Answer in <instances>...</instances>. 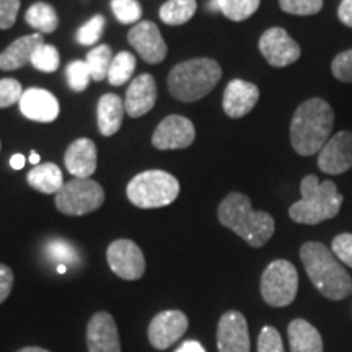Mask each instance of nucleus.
<instances>
[{
    "mask_svg": "<svg viewBox=\"0 0 352 352\" xmlns=\"http://www.w3.org/2000/svg\"><path fill=\"white\" fill-rule=\"evenodd\" d=\"M127 41L147 64H160L166 57V44L153 21H139L127 33Z\"/></svg>",
    "mask_w": 352,
    "mask_h": 352,
    "instance_id": "ddd939ff",
    "label": "nucleus"
},
{
    "mask_svg": "<svg viewBox=\"0 0 352 352\" xmlns=\"http://www.w3.org/2000/svg\"><path fill=\"white\" fill-rule=\"evenodd\" d=\"M258 352H284L283 338L272 327H264L258 336Z\"/></svg>",
    "mask_w": 352,
    "mask_h": 352,
    "instance_id": "4c0bfd02",
    "label": "nucleus"
},
{
    "mask_svg": "<svg viewBox=\"0 0 352 352\" xmlns=\"http://www.w3.org/2000/svg\"><path fill=\"white\" fill-rule=\"evenodd\" d=\"M28 184L43 195H57L64 186L63 171L51 162L36 165L28 173Z\"/></svg>",
    "mask_w": 352,
    "mask_h": 352,
    "instance_id": "b1692460",
    "label": "nucleus"
},
{
    "mask_svg": "<svg viewBox=\"0 0 352 352\" xmlns=\"http://www.w3.org/2000/svg\"><path fill=\"white\" fill-rule=\"evenodd\" d=\"M104 16L103 15H95L94 19H90L85 25H82L77 32V43L82 46H94L98 43L104 30Z\"/></svg>",
    "mask_w": 352,
    "mask_h": 352,
    "instance_id": "2f4dec72",
    "label": "nucleus"
},
{
    "mask_svg": "<svg viewBox=\"0 0 352 352\" xmlns=\"http://www.w3.org/2000/svg\"><path fill=\"white\" fill-rule=\"evenodd\" d=\"M219 222L230 228L253 248H261L274 235L276 222L272 215L253 210L252 201L241 192H230L217 209Z\"/></svg>",
    "mask_w": 352,
    "mask_h": 352,
    "instance_id": "f03ea898",
    "label": "nucleus"
},
{
    "mask_svg": "<svg viewBox=\"0 0 352 352\" xmlns=\"http://www.w3.org/2000/svg\"><path fill=\"white\" fill-rule=\"evenodd\" d=\"M107 259L109 270L124 280H138L145 272L142 250L132 240L121 239L108 246Z\"/></svg>",
    "mask_w": 352,
    "mask_h": 352,
    "instance_id": "1a4fd4ad",
    "label": "nucleus"
},
{
    "mask_svg": "<svg viewBox=\"0 0 352 352\" xmlns=\"http://www.w3.org/2000/svg\"><path fill=\"white\" fill-rule=\"evenodd\" d=\"M298 274L296 266L287 259H276L261 276V296L267 305L280 308L296 300Z\"/></svg>",
    "mask_w": 352,
    "mask_h": 352,
    "instance_id": "6e6552de",
    "label": "nucleus"
},
{
    "mask_svg": "<svg viewBox=\"0 0 352 352\" xmlns=\"http://www.w3.org/2000/svg\"><path fill=\"white\" fill-rule=\"evenodd\" d=\"M219 352H250V333L246 318L240 311L230 310L223 314L217 327Z\"/></svg>",
    "mask_w": 352,
    "mask_h": 352,
    "instance_id": "2eb2a0df",
    "label": "nucleus"
},
{
    "mask_svg": "<svg viewBox=\"0 0 352 352\" xmlns=\"http://www.w3.org/2000/svg\"><path fill=\"white\" fill-rule=\"evenodd\" d=\"M176 352H206V349L197 341H184Z\"/></svg>",
    "mask_w": 352,
    "mask_h": 352,
    "instance_id": "37998d69",
    "label": "nucleus"
},
{
    "mask_svg": "<svg viewBox=\"0 0 352 352\" xmlns=\"http://www.w3.org/2000/svg\"><path fill=\"white\" fill-rule=\"evenodd\" d=\"M318 168L327 175H342L352 168V131H341L318 153Z\"/></svg>",
    "mask_w": 352,
    "mask_h": 352,
    "instance_id": "4468645a",
    "label": "nucleus"
},
{
    "mask_svg": "<svg viewBox=\"0 0 352 352\" xmlns=\"http://www.w3.org/2000/svg\"><path fill=\"white\" fill-rule=\"evenodd\" d=\"M157 82L151 74H140L126 91L124 109L131 118H140L155 107Z\"/></svg>",
    "mask_w": 352,
    "mask_h": 352,
    "instance_id": "6ab92c4d",
    "label": "nucleus"
},
{
    "mask_svg": "<svg viewBox=\"0 0 352 352\" xmlns=\"http://www.w3.org/2000/svg\"><path fill=\"white\" fill-rule=\"evenodd\" d=\"M195 139V124L188 118L171 114L157 126L152 135V144L158 151H176V148L189 147Z\"/></svg>",
    "mask_w": 352,
    "mask_h": 352,
    "instance_id": "9b49d317",
    "label": "nucleus"
},
{
    "mask_svg": "<svg viewBox=\"0 0 352 352\" xmlns=\"http://www.w3.org/2000/svg\"><path fill=\"white\" fill-rule=\"evenodd\" d=\"M279 7L290 15L307 16L318 13L323 8V0H279Z\"/></svg>",
    "mask_w": 352,
    "mask_h": 352,
    "instance_id": "72a5a7b5",
    "label": "nucleus"
},
{
    "mask_svg": "<svg viewBox=\"0 0 352 352\" xmlns=\"http://www.w3.org/2000/svg\"><path fill=\"white\" fill-rule=\"evenodd\" d=\"M135 70V57L129 51H121L113 57L111 67L108 72V82L113 87H121L131 80Z\"/></svg>",
    "mask_w": 352,
    "mask_h": 352,
    "instance_id": "cd10ccee",
    "label": "nucleus"
},
{
    "mask_svg": "<svg viewBox=\"0 0 352 352\" xmlns=\"http://www.w3.org/2000/svg\"><path fill=\"white\" fill-rule=\"evenodd\" d=\"M25 162H26L25 157L21 155V153H15V155L10 158V165H12L13 170H21V168H23Z\"/></svg>",
    "mask_w": 352,
    "mask_h": 352,
    "instance_id": "c03bdc74",
    "label": "nucleus"
},
{
    "mask_svg": "<svg viewBox=\"0 0 352 352\" xmlns=\"http://www.w3.org/2000/svg\"><path fill=\"white\" fill-rule=\"evenodd\" d=\"M44 43L41 33L15 39L6 51L0 52V70H16L32 63L33 52Z\"/></svg>",
    "mask_w": 352,
    "mask_h": 352,
    "instance_id": "412c9836",
    "label": "nucleus"
},
{
    "mask_svg": "<svg viewBox=\"0 0 352 352\" xmlns=\"http://www.w3.org/2000/svg\"><path fill=\"white\" fill-rule=\"evenodd\" d=\"M85 63L90 69L91 80L101 82L104 78H108L109 67L113 63V52L111 47L108 44H100V46L94 47V50L88 51Z\"/></svg>",
    "mask_w": 352,
    "mask_h": 352,
    "instance_id": "bb28decb",
    "label": "nucleus"
},
{
    "mask_svg": "<svg viewBox=\"0 0 352 352\" xmlns=\"http://www.w3.org/2000/svg\"><path fill=\"white\" fill-rule=\"evenodd\" d=\"M124 101L114 94L103 95L98 101V129L104 138L114 135L121 129L124 118Z\"/></svg>",
    "mask_w": 352,
    "mask_h": 352,
    "instance_id": "4be33fe9",
    "label": "nucleus"
},
{
    "mask_svg": "<svg viewBox=\"0 0 352 352\" xmlns=\"http://www.w3.org/2000/svg\"><path fill=\"white\" fill-rule=\"evenodd\" d=\"M13 287V271L6 264H0V303L10 296Z\"/></svg>",
    "mask_w": 352,
    "mask_h": 352,
    "instance_id": "a19ab883",
    "label": "nucleus"
},
{
    "mask_svg": "<svg viewBox=\"0 0 352 352\" xmlns=\"http://www.w3.org/2000/svg\"><path fill=\"white\" fill-rule=\"evenodd\" d=\"M196 10V0H168L160 8V19L164 23L171 26L184 25L195 16Z\"/></svg>",
    "mask_w": 352,
    "mask_h": 352,
    "instance_id": "a878e982",
    "label": "nucleus"
},
{
    "mask_svg": "<svg viewBox=\"0 0 352 352\" xmlns=\"http://www.w3.org/2000/svg\"><path fill=\"white\" fill-rule=\"evenodd\" d=\"M34 69L39 70V72L44 74H52L59 69L60 65V57L59 52L52 44H41V46L36 47V51L33 52L32 63Z\"/></svg>",
    "mask_w": 352,
    "mask_h": 352,
    "instance_id": "c756f323",
    "label": "nucleus"
},
{
    "mask_svg": "<svg viewBox=\"0 0 352 352\" xmlns=\"http://www.w3.org/2000/svg\"><path fill=\"white\" fill-rule=\"evenodd\" d=\"M25 20L32 28L41 34L54 33L59 25V19L52 6L46 2H36L25 13Z\"/></svg>",
    "mask_w": 352,
    "mask_h": 352,
    "instance_id": "393cba45",
    "label": "nucleus"
},
{
    "mask_svg": "<svg viewBox=\"0 0 352 352\" xmlns=\"http://www.w3.org/2000/svg\"><path fill=\"white\" fill-rule=\"evenodd\" d=\"M0 148H2V144H0Z\"/></svg>",
    "mask_w": 352,
    "mask_h": 352,
    "instance_id": "8fccbe9b",
    "label": "nucleus"
},
{
    "mask_svg": "<svg viewBox=\"0 0 352 352\" xmlns=\"http://www.w3.org/2000/svg\"><path fill=\"white\" fill-rule=\"evenodd\" d=\"M46 252L50 254L51 259L63 264H72L78 259L77 250L65 240H51L50 243L46 245Z\"/></svg>",
    "mask_w": 352,
    "mask_h": 352,
    "instance_id": "f704fd0d",
    "label": "nucleus"
},
{
    "mask_svg": "<svg viewBox=\"0 0 352 352\" xmlns=\"http://www.w3.org/2000/svg\"><path fill=\"white\" fill-rule=\"evenodd\" d=\"M334 111L323 98L303 101L290 122V144L298 155L311 157L320 153L331 138Z\"/></svg>",
    "mask_w": 352,
    "mask_h": 352,
    "instance_id": "f257e3e1",
    "label": "nucleus"
},
{
    "mask_svg": "<svg viewBox=\"0 0 352 352\" xmlns=\"http://www.w3.org/2000/svg\"><path fill=\"white\" fill-rule=\"evenodd\" d=\"M20 111L28 120L36 122H52L59 116V103L51 91L43 88H28L20 100Z\"/></svg>",
    "mask_w": 352,
    "mask_h": 352,
    "instance_id": "a211bd4d",
    "label": "nucleus"
},
{
    "mask_svg": "<svg viewBox=\"0 0 352 352\" xmlns=\"http://www.w3.org/2000/svg\"><path fill=\"white\" fill-rule=\"evenodd\" d=\"M259 52L272 67H287L297 63L302 50L284 28L274 26L266 30L259 38Z\"/></svg>",
    "mask_w": 352,
    "mask_h": 352,
    "instance_id": "9d476101",
    "label": "nucleus"
},
{
    "mask_svg": "<svg viewBox=\"0 0 352 352\" xmlns=\"http://www.w3.org/2000/svg\"><path fill=\"white\" fill-rule=\"evenodd\" d=\"M222 77V69L209 57H197V59L184 60L175 65L168 74V90L173 98L192 103L217 87Z\"/></svg>",
    "mask_w": 352,
    "mask_h": 352,
    "instance_id": "39448f33",
    "label": "nucleus"
},
{
    "mask_svg": "<svg viewBox=\"0 0 352 352\" xmlns=\"http://www.w3.org/2000/svg\"><path fill=\"white\" fill-rule=\"evenodd\" d=\"M111 8L116 20L122 25L135 23L142 16V7L138 0H111Z\"/></svg>",
    "mask_w": 352,
    "mask_h": 352,
    "instance_id": "7c9ffc66",
    "label": "nucleus"
},
{
    "mask_svg": "<svg viewBox=\"0 0 352 352\" xmlns=\"http://www.w3.org/2000/svg\"><path fill=\"white\" fill-rule=\"evenodd\" d=\"M300 259L311 284L329 300H342L352 292V279L331 250L318 241H307Z\"/></svg>",
    "mask_w": 352,
    "mask_h": 352,
    "instance_id": "7ed1b4c3",
    "label": "nucleus"
},
{
    "mask_svg": "<svg viewBox=\"0 0 352 352\" xmlns=\"http://www.w3.org/2000/svg\"><path fill=\"white\" fill-rule=\"evenodd\" d=\"M259 100V88L252 82L235 78V80L228 82L223 91L222 107L223 111L228 118L239 120L248 114L252 109L256 107Z\"/></svg>",
    "mask_w": 352,
    "mask_h": 352,
    "instance_id": "f3484780",
    "label": "nucleus"
},
{
    "mask_svg": "<svg viewBox=\"0 0 352 352\" xmlns=\"http://www.w3.org/2000/svg\"><path fill=\"white\" fill-rule=\"evenodd\" d=\"M209 8H210V10H212V12H215V10H220V7H219V2H217V0H210Z\"/></svg>",
    "mask_w": 352,
    "mask_h": 352,
    "instance_id": "de8ad7c7",
    "label": "nucleus"
},
{
    "mask_svg": "<svg viewBox=\"0 0 352 352\" xmlns=\"http://www.w3.org/2000/svg\"><path fill=\"white\" fill-rule=\"evenodd\" d=\"M290 352H323V341L314 324L298 318L289 324Z\"/></svg>",
    "mask_w": 352,
    "mask_h": 352,
    "instance_id": "5701e85b",
    "label": "nucleus"
},
{
    "mask_svg": "<svg viewBox=\"0 0 352 352\" xmlns=\"http://www.w3.org/2000/svg\"><path fill=\"white\" fill-rule=\"evenodd\" d=\"M220 12L232 21H245L259 8L261 0H217Z\"/></svg>",
    "mask_w": 352,
    "mask_h": 352,
    "instance_id": "c85d7f7f",
    "label": "nucleus"
},
{
    "mask_svg": "<svg viewBox=\"0 0 352 352\" xmlns=\"http://www.w3.org/2000/svg\"><path fill=\"white\" fill-rule=\"evenodd\" d=\"M23 96L21 83L15 78H0V108H8L12 104L20 103Z\"/></svg>",
    "mask_w": 352,
    "mask_h": 352,
    "instance_id": "c9c22d12",
    "label": "nucleus"
},
{
    "mask_svg": "<svg viewBox=\"0 0 352 352\" xmlns=\"http://www.w3.org/2000/svg\"><path fill=\"white\" fill-rule=\"evenodd\" d=\"M65 76H67L69 87L72 88L74 91H83L91 80L90 69H88L85 60H74V63H70L67 65Z\"/></svg>",
    "mask_w": 352,
    "mask_h": 352,
    "instance_id": "473e14b6",
    "label": "nucleus"
},
{
    "mask_svg": "<svg viewBox=\"0 0 352 352\" xmlns=\"http://www.w3.org/2000/svg\"><path fill=\"white\" fill-rule=\"evenodd\" d=\"M104 202V191L90 178H74L64 183L56 195V208L59 212L72 217L95 212Z\"/></svg>",
    "mask_w": 352,
    "mask_h": 352,
    "instance_id": "0eeeda50",
    "label": "nucleus"
},
{
    "mask_svg": "<svg viewBox=\"0 0 352 352\" xmlns=\"http://www.w3.org/2000/svg\"><path fill=\"white\" fill-rule=\"evenodd\" d=\"M302 199L294 202L289 215L294 222L316 226L336 217L342 206V195L331 179L320 183L315 175H307L300 183Z\"/></svg>",
    "mask_w": 352,
    "mask_h": 352,
    "instance_id": "20e7f679",
    "label": "nucleus"
},
{
    "mask_svg": "<svg viewBox=\"0 0 352 352\" xmlns=\"http://www.w3.org/2000/svg\"><path fill=\"white\" fill-rule=\"evenodd\" d=\"M30 162H32V165H34V166H36V165H39V155H38V153H32V155H30Z\"/></svg>",
    "mask_w": 352,
    "mask_h": 352,
    "instance_id": "49530a36",
    "label": "nucleus"
},
{
    "mask_svg": "<svg viewBox=\"0 0 352 352\" xmlns=\"http://www.w3.org/2000/svg\"><path fill=\"white\" fill-rule=\"evenodd\" d=\"M65 271H67V267H65V264H59V266H57V272H60V274H64Z\"/></svg>",
    "mask_w": 352,
    "mask_h": 352,
    "instance_id": "09e8293b",
    "label": "nucleus"
},
{
    "mask_svg": "<svg viewBox=\"0 0 352 352\" xmlns=\"http://www.w3.org/2000/svg\"><path fill=\"white\" fill-rule=\"evenodd\" d=\"M338 19L342 25L352 28V0H342L338 7Z\"/></svg>",
    "mask_w": 352,
    "mask_h": 352,
    "instance_id": "79ce46f5",
    "label": "nucleus"
},
{
    "mask_svg": "<svg viewBox=\"0 0 352 352\" xmlns=\"http://www.w3.org/2000/svg\"><path fill=\"white\" fill-rule=\"evenodd\" d=\"M20 10V0H0V30H8L15 25Z\"/></svg>",
    "mask_w": 352,
    "mask_h": 352,
    "instance_id": "ea45409f",
    "label": "nucleus"
},
{
    "mask_svg": "<svg viewBox=\"0 0 352 352\" xmlns=\"http://www.w3.org/2000/svg\"><path fill=\"white\" fill-rule=\"evenodd\" d=\"M188 316L179 310H165L153 316L148 324V341L157 351L173 346L188 331Z\"/></svg>",
    "mask_w": 352,
    "mask_h": 352,
    "instance_id": "f8f14e48",
    "label": "nucleus"
},
{
    "mask_svg": "<svg viewBox=\"0 0 352 352\" xmlns=\"http://www.w3.org/2000/svg\"><path fill=\"white\" fill-rule=\"evenodd\" d=\"M88 352H121L120 331L108 311H96L87 324Z\"/></svg>",
    "mask_w": 352,
    "mask_h": 352,
    "instance_id": "dca6fc26",
    "label": "nucleus"
},
{
    "mask_svg": "<svg viewBox=\"0 0 352 352\" xmlns=\"http://www.w3.org/2000/svg\"><path fill=\"white\" fill-rule=\"evenodd\" d=\"M331 72L340 82L352 83V50L342 51L333 59Z\"/></svg>",
    "mask_w": 352,
    "mask_h": 352,
    "instance_id": "e433bc0d",
    "label": "nucleus"
},
{
    "mask_svg": "<svg viewBox=\"0 0 352 352\" xmlns=\"http://www.w3.org/2000/svg\"><path fill=\"white\" fill-rule=\"evenodd\" d=\"M331 252L341 263L352 267V233H341V235L334 236Z\"/></svg>",
    "mask_w": 352,
    "mask_h": 352,
    "instance_id": "58836bf2",
    "label": "nucleus"
},
{
    "mask_svg": "<svg viewBox=\"0 0 352 352\" xmlns=\"http://www.w3.org/2000/svg\"><path fill=\"white\" fill-rule=\"evenodd\" d=\"M64 164L76 178H90L96 170V145L94 140L82 138L69 145Z\"/></svg>",
    "mask_w": 352,
    "mask_h": 352,
    "instance_id": "aec40b11",
    "label": "nucleus"
},
{
    "mask_svg": "<svg viewBox=\"0 0 352 352\" xmlns=\"http://www.w3.org/2000/svg\"><path fill=\"white\" fill-rule=\"evenodd\" d=\"M127 199L139 209L170 206L179 195V182L164 170H148L135 175L127 184Z\"/></svg>",
    "mask_w": 352,
    "mask_h": 352,
    "instance_id": "423d86ee",
    "label": "nucleus"
},
{
    "mask_svg": "<svg viewBox=\"0 0 352 352\" xmlns=\"http://www.w3.org/2000/svg\"><path fill=\"white\" fill-rule=\"evenodd\" d=\"M16 352H51L47 349H43V347H34V346H30V347H23V349L16 351Z\"/></svg>",
    "mask_w": 352,
    "mask_h": 352,
    "instance_id": "a18cd8bd",
    "label": "nucleus"
}]
</instances>
